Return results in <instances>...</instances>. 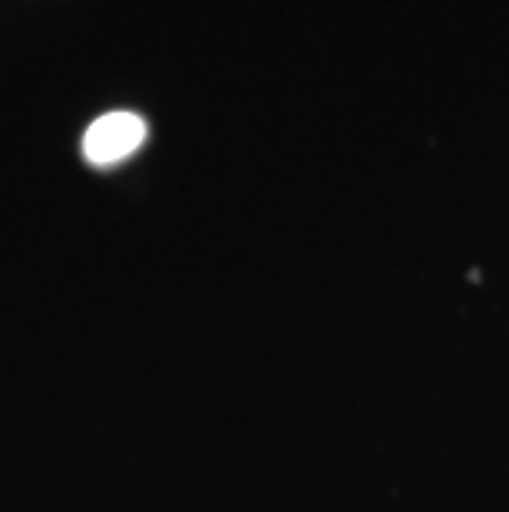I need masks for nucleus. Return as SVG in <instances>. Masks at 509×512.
<instances>
[{
	"label": "nucleus",
	"mask_w": 509,
	"mask_h": 512,
	"mask_svg": "<svg viewBox=\"0 0 509 512\" xmlns=\"http://www.w3.org/2000/svg\"><path fill=\"white\" fill-rule=\"evenodd\" d=\"M146 139V123L136 113H106L86 129L83 136V156L93 166H116V162L129 159L143 146Z\"/></svg>",
	"instance_id": "1"
}]
</instances>
